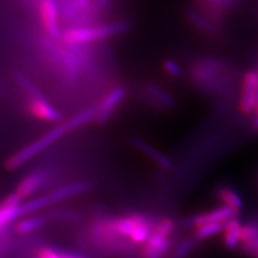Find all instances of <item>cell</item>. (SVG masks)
I'll return each instance as SVG.
<instances>
[{
	"mask_svg": "<svg viewBox=\"0 0 258 258\" xmlns=\"http://www.w3.org/2000/svg\"><path fill=\"white\" fill-rule=\"evenodd\" d=\"M189 79L194 86L214 98H229L236 86L235 70L216 57L199 58L190 64Z\"/></svg>",
	"mask_w": 258,
	"mask_h": 258,
	"instance_id": "1",
	"label": "cell"
},
{
	"mask_svg": "<svg viewBox=\"0 0 258 258\" xmlns=\"http://www.w3.org/2000/svg\"><path fill=\"white\" fill-rule=\"evenodd\" d=\"M129 24L125 21L110 22L101 25L74 26L62 31L61 41L66 45H87L118 36L125 32Z\"/></svg>",
	"mask_w": 258,
	"mask_h": 258,
	"instance_id": "2",
	"label": "cell"
},
{
	"mask_svg": "<svg viewBox=\"0 0 258 258\" xmlns=\"http://www.w3.org/2000/svg\"><path fill=\"white\" fill-rule=\"evenodd\" d=\"M72 132H74V129H72L68 119L66 122L56 125L35 141L16 151L14 154L6 160V168L8 170H15V169L21 168L32 158L39 155L40 153L50 148L51 145L58 142L62 137Z\"/></svg>",
	"mask_w": 258,
	"mask_h": 258,
	"instance_id": "3",
	"label": "cell"
},
{
	"mask_svg": "<svg viewBox=\"0 0 258 258\" xmlns=\"http://www.w3.org/2000/svg\"><path fill=\"white\" fill-rule=\"evenodd\" d=\"M15 79L24 94L27 96V107L32 116L47 123L59 122L62 117L59 110L48 101L46 97L38 90V87L25 75H23L22 72H16Z\"/></svg>",
	"mask_w": 258,
	"mask_h": 258,
	"instance_id": "4",
	"label": "cell"
},
{
	"mask_svg": "<svg viewBox=\"0 0 258 258\" xmlns=\"http://www.w3.org/2000/svg\"><path fill=\"white\" fill-rule=\"evenodd\" d=\"M174 226V222L169 217L158 220L151 237L142 245L141 258H164L172 245L170 237Z\"/></svg>",
	"mask_w": 258,
	"mask_h": 258,
	"instance_id": "5",
	"label": "cell"
},
{
	"mask_svg": "<svg viewBox=\"0 0 258 258\" xmlns=\"http://www.w3.org/2000/svg\"><path fill=\"white\" fill-rule=\"evenodd\" d=\"M258 100V70L245 72L241 79L239 109L242 114L251 115L255 112Z\"/></svg>",
	"mask_w": 258,
	"mask_h": 258,
	"instance_id": "6",
	"label": "cell"
},
{
	"mask_svg": "<svg viewBox=\"0 0 258 258\" xmlns=\"http://www.w3.org/2000/svg\"><path fill=\"white\" fill-rule=\"evenodd\" d=\"M56 0H39V15L45 35L56 41H61L62 29L60 26V11Z\"/></svg>",
	"mask_w": 258,
	"mask_h": 258,
	"instance_id": "7",
	"label": "cell"
},
{
	"mask_svg": "<svg viewBox=\"0 0 258 258\" xmlns=\"http://www.w3.org/2000/svg\"><path fill=\"white\" fill-rule=\"evenodd\" d=\"M126 97V88L123 85H116L103 97L98 106L95 107L94 122L98 125L107 124L122 104Z\"/></svg>",
	"mask_w": 258,
	"mask_h": 258,
	"instance_id": "8",
	"label": "cell"
},
{
	"mask_svg": "<svg viewBox=\"0 0 258 258\" xmlns=\"http://www.w3.org/2000/svg\"><path fill=\"white\" fill-rule=\"evenodd\" d=\"M46 182V173L43 170L32 171L23 177L16 186V192L23 201L34 197L36 194L43 187Z\"/></svg>",
	"mask_w": 258,
	"mask_h": 258,
	"instance_id": "9",
	"label": "cell"
},
{
	"mask_svg": "<svg viewBox=\"0 0 258 258\" xmlns=\"http://www.w3.org/2000/svg\"><path fill=\"white\" fill-rule=\"evenodd\" d=\"M143 95L153 107L159 110H171L175 107L176 101L172 94L166 91L155 83H147L144 85Z\"/></svg>",
	"mask_w": 258,
	"mask_h": 258,
	"instance_id": "10",
	"label": "cell"
},
{
	"mask_svg": "<svg viewBox=\"0 0 258 258\" xmlns=\"http://www.w3.org/2000/svg\"><path fill=\"white\" fill-rule=\"evenodd\" d=\"M92 189V184L90 182H72L69 184H64L62 186L56 188L46 195L51 201V205L59 204L74 197L83 195V194L90 191Z\"/></svg>",
	"mask_w": 258,
	"mask_h": 258,
	"instance_id": "11",
	"label": "cell"
},
{
	"mask_svg": "<svg viewBox=\"0 0 258 258\" xmlns=\"http://www.w3.org/2000/svg\"><path fill=\"white\" fill-rule=\"evenodd\" d=\"M185 18L192 27L205 35L216 36L220 34L221 26L217 25L213 21L210 20L208 16L201 12L196 7L188 8L185 12Z\"/></svg>",
	"mask_w": 258,
	"mask_h": 258,
	"instance_id": "12",
	"label": "cell"
},
{
	"mask_svg": "<svg viewBox=\"0 0 258 258\" xmlns=\"http://www.w3.org/2000/svg\"><path fill=\"white\" fill-rule=\"evenodd\" d=\"M131 144L133 148H135L137 151H139L141 154L147 156L153 163H155L158 167L163 169H169L171 168V160L164 153H161L158 149L153 147L152 144L147 142L145 140L139 138V137H132Z\"/></svg>",
	"mask_w": 258,
	"mask_h": 258,
	"instance_id": "13",
	"label": "cell"
},
{
	"mask_svg": "<svg viewBox=\"0 0 258 258\" xmlns=\"http://www.w3.org/2000/svg\"><path fill=\"white\" fill-rule=\"evenodd\" d=\"M238 215L233 213L230 209L225 206H221L220 208L212 209L210 211L199 213L195 216L190 217L188 221L192 227H198V226L205 225V224H211V223H226L227 221L233 219Z\"/></svg>",
	"mask_w": 258,
	"mask_h": 258,
	"instance_id": "14",
	"label": "cell"
},
{
	"mask_svg": "<svg viewBox=\"0 0 258 258\" xmlns=\"http://www.w3.org/2000/svg\"><path fill=\"white\" fill-rule=\"evenodd\" d=\"M48 220L47 217L43 215H25L22 216L18 221H15L13 224L14 231L21 236L30 235L42 229L44 226H46Z\"/></svg>",
	"mask_w": 258,
	"mask_h": 258,
	"instance_id": "15",
	"label": "cell"
},
{
	"mask_svg": "<svg viewBox=\"0 0 258 258\" xmlns=\"http://www.w3.org/2000/svg\"><path fill=\"white\" fill-rule=\"evenodd\" d=\"M92 0H67L61 7L60 13L64 20H78L90 12Z\"/></svg>",
	"mask_w": 258,
	"mask_h": 258,
	"instance_id": "16",
	"label": "cell"
},
{
	"mask_svg": "<svg viewBox=\"0 0 258 258\" xmlns=\"http://www.w3.org/2000/svg\"><path fill=\"white\" fill-rule=\"evenodd\" d=\"M241 226L242 223L238 219V216L233 217L225 223L224 230H223V238H224V245L233 249L240 245L241 239Z\"/></svg>",
	"mask_w": 258,
	"mask_h": 258,
	"instance_id": "17",
	"label": "cell"
},
{
	"mask_svg": "<svg viewBox=\"0 0 258 258\" xmlns=\"http://www.w3.org/2000/svg\"><path fill=\"white\" fill-rule=\"evenodd\" d=\"M216 196L221 200L222 206L230 209L236 215L240 214L242 208H243V201L235 189L223 186L216 190Z\"/></svg>",
	"mask_w": 258,
	"mask_h": 258,
	"instance_id": "18",
	"label": "cell"
},
{
	"mask_svg": "<svg viewBox=\"0 0 258 258\" xmlns=\"http://www.w3.org/2000/svg\"><path fill=\"white\" fill-rule=\"evenodd\" d=\"M36 258H88L86 255L70 249L43 246L36 253Z\"/></svg>",
	"mask_w": 258,
	"mask_h": 258,
	"instance_id": "19",
	"label": "cell"
},
{
	"mask_svg": "<svg viewBox=\"0 0 258 258\" xmlns=\"http://www.w3.org/2000/svg\"><path fill=\"white\" fill-rule=\"evenodd\" d=\"M21 206L11 208L0 205V231L5 230L10 224H13L23 216Z\"/></svg>",
	"mask_w": 258,
	"mask_h": 258,
	"instance_id": "20",
	"label": "cell"
},
{
	"mask_svg": "<svg viewBox=\"0 0 258 258\" xmlns=\"http://www.w3.org/2000/svg\"><path fill=\"white\" fill-rule=\"evenodd\" d=\"M224 225L225 223H211L198 226V227H196L194 238L197 241H201L210 239L214 236H219L223 233Z\"/></svg>",
	"mask_w": 258,
	"mask_h": 258,
	"instance_id": "21",
	"label": "cell"
},
{
	"mask_svg": "<svg viewBox=\"0 0 258 258\" xmlns=\"http://www.w3.org/2000/svg\"><path fill=\"white\" fill-rule=\"evenodd\" d=\"M196 242H197V240L195 238L186 239V240L182 241L181 243L175 248L172 258H186L188 256V254L192 251V248L195 247Z\"/></svg>",
	"mask_w": 258,
	"mask_h": 258,
	"instance_id": "22",
	"label": "cell"
},
{
	"mask_svg": "<svg viewBox=\"0 0 258 258\" xmlns=\"http://www.w3.org/2000/svg\"><path fill=\"white\" fill-rule=\"evenodd\" d=\"M163 68L166 74L173 79H180L183 77V69L179 63L171 59H167L163 63Z\"/></svg>",
	"mask_w": 258,
	"mask_h": 258,
	"instance_id": "23",
	"label": "cell"
},
{
	"mask_svg": "<svg viewBox=\"0 0 258 258\" xmlns=\"http://www.w3.org/2000/svg\"><path fill=\"white\" fill-rule=\"evenodd\" d=\"M111 0H94V7L96 10H100V9H104L109 4Z\"/></svg>",
	"mask_w": 258,
	"mask_h": 258,
	"instance_id": "24",
	"label": "cell"
},
{
	"mask_svg": "<svg viewBox=\"0 0 258 258\" xmlns=\"http://www.w3.org/2000/svg\"><path fill=\"white\" fill-rule=\"evenodd\" d=\"M252 125H253V128H254V129H256V131H258V115L255 114V116H254V118H253Z\"/></svg>",
	"mask_w": 258,
	"mask_h": 258,
	"instance_id": "25",
	"label": "cell"
},
{
	"mask_svg": "<svg viewBox=\"0 0 258 258\" xmlns=\"http://www.w3.org/2000/svg\"><path fill=\"white\" fill-rule=\"evenodd\" d=\"M254 258H258V252H257V253H256V255H255V256H254Z\"/></svg>",
	"mask_w": 258,
	"mask_h": 258,
	"instance_id": "26",
	"label": "cell"
}]
</instances>
